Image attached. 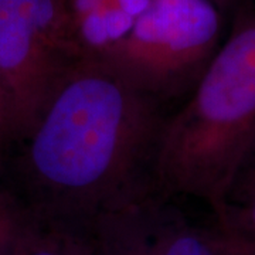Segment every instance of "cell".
Segmentation results:
<instances>
[{
  "instance_id": "9c48e42d",
  "label": "cell",
  "mask_w": 255,
  "mask_h": 255,
  "mask_svg": "<svg viewBox=\"0 0 255 255\" xmlns=\"http://www.w3.org/2000/svg\"><path fill=\"white\" fill-rule=\"evenodd\" d=\"M211 230L217 255H255V238L226 234L214 226Z\"/></svg>"
},
{
  "instance_id": "52a82bcc",
  "label": "cell",
  "mask_w": 255,
  "mask_h": 255,
  "mask_svg": "<svg viewBox=\"0 0 255 255\" xmlns=\"http://www.w3.org/2000/svg\"><path fill=\"white\" fill-rule=\"evenodd\" d=\"M24 255H97L90 231L65 227H37Z\"/></svg>"
},
{
  "instance_id": "277c9868",
  "label": "cell",
  "mask_w": 255,
  "mask_h": 255,
  "mask_svg": "<svg viewBox=\"0 0 255 255\" xmlns=\"http://www.w3.org/2000/svg\"><path fill=\"white\" fill-rule=\"evenodd\" d=\"M220 31L211 0H150L125 36L95 54L164 107L196 88L219 50Z\"/></svg>"
},
{
  "instance_id": "8fae6325",
  "label": "cell",
  "mask_w": 255,
  "mask_h": 255,
  "mask_svg": "<svg viewBox=\"0 0 255 255\" xmlns=\"http://www.w3.org/2000/svg\"><path fill=\"white\" fill-rule=\"evenodd\" d=\"M211 1H213V3H214V4H216V6H217L220 10H221L223 7L228 6V4H230V3H231L233 0H211Z\"/></svg>"
},
{
  "instance_id": "7a4b0ae2",
  "label": "cell",
  "mask_w": 255,
  "mask_h": 255,
  "mask_svg": "<svg viewBox=\"0 0 255 255\" xmlns=\"http://www.w3.org/2000/svg\"><path fill=\"white\" fill-rule=\"evenodd\" d=\"M254 147L255 16H244L182 108L167 115L152 184L166 197L203 201L214 216Z\"/></svg>"
},
{
  "instance_id": "3957f363",
  "label": "cell",
  "mask_w": 255,
  "mask_h": 255,
  "mask_svg": "<svg viewBox=\"0 0 255 255\" xmlns=\"http://www.w3.org/2000/svg\"><path fill=\"white\" fill-rule=\"evenodd\" d=\"M90 54L68 0H0V82L10 146L33 130L61 85Z\"/></svg>"
},
{
  "instance_id": "30bf717a",
  "label": "cell",
  "mask_w": 255,
  "mask_h": 255,
  "mask_svg": "<svg viewBox=\"0 0 255 255\" xmlns=\"http://www.w3.org/2000/svg\"><path fill=\"white\" fill-rule=\"evenodd\" d=\"M10 143H11V132H10L9 112H7L6 97L0 82V157L9 149Z\"/></svg>"
},
{
  "instance_id": "ba28073f",
  "label": "cell",
  "mask_w": 255,
  "mask_h": 255,
  "mask_svg": "<svg viewBox=\"0 0 255 255\" xmlns=\"http://www.w3.org/2000/svg\"><path fill=\"white\" fill-rule=\"evenodd\" d=\"M34 227L0 183V255H14L26 244Z\"/></svg>"
},
{
  "instance_id": "7c38bea8",
  "label": "cell",
  "mask_w": 255,
  "mask_h": 255,
  "mask_svg": "<svg viewBox=\"0 0 255 255\" xmlns=\"http://www.w3.org/2000/svg\"><path fill=\"white\" fill-rule=\"evenodd\" d=\"M27 243H28V241H27ZM27 243H26L24 246L21 247V248H20V250H18L17 253H16L14 255H24V253H26V247H27Z\"/></svg>"
},
{
  "instance_id": "6da1fadb",
  "label": "cell",
  "mask_w": 255,
  "mask_h": 255,
  "mask_svg": "<svg viewBox=\"0 0 255 255\" xmlns=\"http://www.w3.org/2000/svg\"><path fill=\"white\" fill-rule=\"evenodd\" d=\"M167 115L91 53L33 130L0 157V183L33 226L90 231L102 214L153 187Z\"/></svg>"
},
{
  "instance_id": "8992f818",
  "label": "cell",
  "mask_w": 255,
  "mask_h": 255,
  "mask_svg": "<svg viewBox=\"0 0 255 255\" xmlns=\"http://www.w3.org/2000/svg\"><path fill=\"white\" fill-rule=\"evenodd\" d=\"M214 219L213 226L226 234L255 238V147L240 167Z\"/></svg>"
},
{
  "instance_id": "5b68a950",
  "label": "cell",
  "mask_w": 255,
  "mask_h": 255,
  "mask_svg": "<svg viewBox=\"0 0 255 255\" xmlns=\"http://www.w3.org/2000/svg\"><path fill=\"white\" fill-rule=\"evenodd\" d=\"M176 201L150 187L102 214L90 230L97 255H217L211 227L194 224Z\"/></svg>"
}]
</instances>
